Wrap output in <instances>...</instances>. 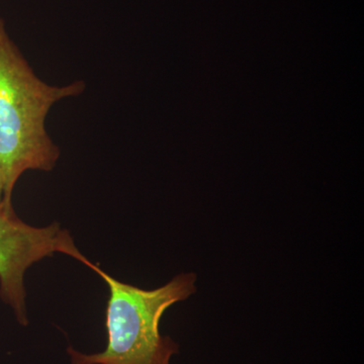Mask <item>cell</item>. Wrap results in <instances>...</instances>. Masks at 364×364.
Listing matches in <instances>:
<instances>
[{"instance_id": "obj_1", "label": "cell", "mask_w": 364, "mask_h": 364, "mask_svg": "<svg viewBox=\"0 0 364 364\" xmlns=\"http://www.w3.org/2000/svg\"><path fill=\"white\" fill-rule=\"evenodd\" d=\"M83 80L52 85L37 75L0 18V178L4 203H11L16 182L28 170L49 172L60 148L46 127L53 107L82 95Z\"/></svg>"}, {"instance_id": "obj_4", "label": "cell", "mask_w": 364, "mask_h": 364, "mask_svg": "<svg viewBox=\"0 0 364 364\" xmlns=\"http://www.w3.org/2000/svg\"><path fill=\"white\" fill-rule=\"evenodd\" d=\"M4 184H2L1 178H0V205L4 203Z\"/></svg>"}, {"instance_id": "obj_2", "label": "cell", "mask_w": 364, "mask_h": 364, "mask_svg": "<svg viewBox=\"0 0 364 364\" xmlns=\"http://www.w3.org/2000/svg\"><path fill=\"white\" fill-rule=\"evenodd\" d=\"M85 264L109 287L107 345L95 354L69 347L71 364H170L179 346L160 334V320L167 309L196 293L195 273H182L159 289L146 291L119 282L88 259Z\"/></svg>"}, {"instance_id": "obj_3", "label": "cell", "mask_w": 364, "mask_h": 364, "mask_svg": "<svg viewBox=\"0 0 364 364\" xmlns=\"http://www.w3.org/2000/svg\"><path fill=\"white\" fill-rule=\"evenodd\" d=\"M54 253L82 263L87 260L58 223L44 228L30 226L16 215L11 203L0 205V298L11 306L21 325L28 324L25 273L33 263Z\"/></svg>"}]
</instances>
